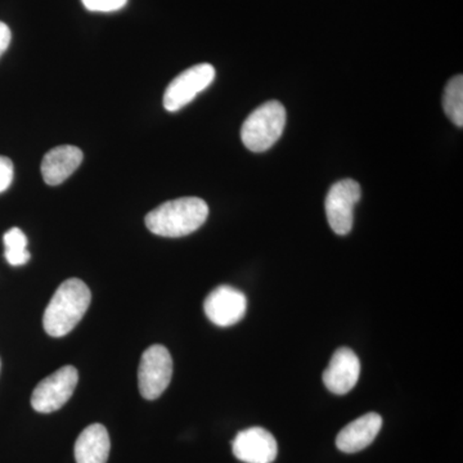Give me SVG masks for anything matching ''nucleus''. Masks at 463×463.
Returning <instances> with one entry per match:
<instances>
[{
  "instance_id": "nucleus-13",
  "label": "nucleus",
  "mask_w": 463,
  "mask_h": 463,
  "mask_svg": "<svg viewBox=\"0 0 463 463\" xmlns=\"http://www.w3.org/2000/svg\"><path fill=\"white\" fill-rule=\"evenodd\" d=\"M111 449L109 431L100 423L88 426L79 435L74 447L76 463H106Z\"/></svg>"
},
{
  "instance_id": "nucleus-9",
  "label": "nucleus",
  "mask_w": 463,
  "mask_h": 463,
  "mask_svg": "<svg viewBox=\"0 0 463 463\" xmlns=\"http://www.w3.org/2000/svg\"><path fill=\"white\" fill-rule=\"evenodd\" d=\"M233 455L245 463H272L279 447L276 439L263 428H250L240 431L232 443Z\"/></svg>"
},
{
  "instance_id": "nucleus-4",
  "label": "nucleus",
  "mask_w": 463,
  "mask_h": 463,
  "mask_svg": "<svg viewBox=\"0 0 463 463\" xmlns=\"http://www.w3.org/2000/svg\"><path fill=\"white\" fill-rule=\"evenodd\" d=\"M173 359L163 345H152L143 353L138 370V385L142 397L147 401L160 398L170 385Z\"/></svg>"
},
{
  "instance_id": "nucleus-18",
  "label": "nucleus",
  "mask_w": 463,
  "mask_h": 463,
  "mask_svg": "<svg viewBox=\"0 0 463 463\" xmlns=\"http://www.w3.org/2000/svg\"><path fill=\"white\" fill-rule=\"evenodd\" d=\"M11 30H9V27L5 25V23L0 21V57L8 50L9 44H11Z\"/></svg>"
},
{
  "instance_id": "nucleus-5",
  "label": "nucleus",
  "mask_w": 463,
  "mask_h": 463,
  "mask_svg": "<svg viewBox=\"0 0 463 463\" xmlns=\"http://www.w3.org/2000/svg\"><path fill=\"white\" fill-rule=\"evenodd\" d=\"M78 381L79 374L75 367L65 365L60 368L33 389L32 407L39 413L56 412L72 397Z\"/></svg>"
},
{
  "instance_id": "nucleus-17",
  "label": "nucleus",
  "mask_w": 463,
  "mask_h": 463,
  "mask_svg": "<svg viewBox=\"0 0 463 463\" xmlns=\"http://www.w3.org/2000/svg\"><path fill=\"white\" fill-rule=\"evenodd\" d=\"M14 172V163L8 157L0 156V194L11 187Z\"/></svg>"
},
{
  "instance_id": "nucleus-12",
  "label": "nucleus",
  "mask_w": 463,
  "mask_h": 463,
  "mask_svg": "<svg viewBox=\"0 0 463 463\" xmlns=\"http://www.w3.org/2000/svg\"><path fill=\"white\" fill-rule=\"evenodd\" d=\"M83 152L75 146H58L42 161V175L48 185H58L72 175L83 163Z\"/></svg>"
},
{
  "instance_id": "nucleus-11",
  "label": "nucleus",
  "mask_w": 463,
  "mask_h": 463,
  "mask_svg": "<svg viewBox=\"0 0 463 463\" xmlns=\"http://www.w3.org/2000/svg\"><path fill=\"white\" fill-rule=\"evenodd\" d=\"M383 428L380 414L371 412L350 422L339 432L336 446L341 452L356 453L373 444Z\"/></svg>"
},
{
  "instance_id": "nucleus-7",
  "label": "nucleus",
  "mask_w": 463,
  "mask_h": 463,
  "mask_svg": "<svg viewBox=\"0 0 463 463\" xmlns=\"http://www.w3.org/2000/svg\"><path fill=\"white\" fill-rule=\"evenodd\" d=\"M362 191L353 179H343L332 185L326 197V215L335 233L346 236L354 223V207Z\"/></svg>"
},
{
  "instance_id": "nucleus-15",
  "label": "nucleus",
  "mask_w": 463,
  "mask_h": 463,
  "mask_svg": "<svg viewBox=\"0 0 463 463\" xmlns=\"http://www.w3.org/2000/svg\"><path fill=\"white\" fill-rule=\"evenodd\" d=\"M5 246V259L14 267L25 265L30 260L29 250H27V237L20 228H12L3 237Z\"/></svg>"
},
{
  "instance_id": "nucleus-16",
  "label": "nucleus",
  "mask_w": 463,
  "mask_h": 463,
  "mask_svg": "<svg viewBox=\"0 0 463 463\" xmlns=\"http://www.w3.org/2000/svg\"><path fill=\"white\" fill-rule=\"evenodd\" d=\"M81 3L88 11L111 14L123 9L128 5V0H81Z\"/></svg>"
},
{
  "instance_id": "nucleus-1",
  "label": "nucleus",
  "mask_w": 463,
  "mask_h": 463,
  "mask_svg": "<svg viewBox=\"0 0 463 463\" xmlns=\"http://www.w3.org/2000/svg\"><path fill=\"white\" fill-rule=\"evenodd\" d=\"M90 300V289L81 279H67L54 292L43 316L45 332L52 337L66 336L83 319Z\"/></svg>"
},
{
  "instance_id": "nucleus-14",
  "label": "nucleus",
  "mask_w": 463,
  "mask_h": 463,
  "mask_svg": "<svg viewBox=\"0 0 463 463\" xmlns=\"http://www.w3.org/2000/svg\"><path fill=\"white\" fill-rule=\"evenodd\" d=\"M444 112L453 124L463 127V76H455L447 84L443 97Z\"/></svg>"
},
{
  "instance_id": "nucleus-8",
  "label": "nucleus",
  "mask_w": 463,
  "mask_h": 463,
  "mask_svg": "<svg viewBox=\"0 0 463 463\" xmlns=\"http://www.w3.org/2000/svg\"><path fill=\"white\" fill-rule=\"evenodd\" d=\"M203 309L210 322L219 327H230L245 317L248 300L240 289L219 286L207 295Z\"/></svg>"
},
{
  "instance_id": "nucleus-10",
  "label": "nucleus",
  "mask_w": 463,
  "mask_h": 463,
  "mask_svg": "<svg viewBox=\"0 0 463 463\" xmlns=\"http://www.w3.org/2000/svg\"><path fill=\"white\" fill-rule=\"evenodd\" d=\"M361 374V362L358 355L349 347H340L332 355L330 364L323 373L326 388L336 395L352 392Z\"/></svg>"
},
{
  "instance_id": "nucleus-3",
  "label": "nucleus",
  "mask_w": 463,
  "mask_h": 463,
  "mask_svg": "<svg viewBox=\"0 0 463 463\" xmlns=\"http://www.w3.org/2000/svg\"><path fill=\"white\" fill-rule=\"evenodd\" d=\"M286 125V109L279 100L265 102L252 111L241 128V139L252 152H265L281 138Z\"/></svg>"
},
{
  "instance_id": "nucleus-6",
  "label": "nucleus",
  "mask_w": 463,
  "mask_h": 463,
  "mask_svg": "<svg viewBox=\"0 0 463 463\" xmlns=\"http://www.w3.org/2000/svg\"><path fill=\"white\" fill-rule=\"evenodd\" d=\"M215 79V69L210 63H200L183 71L166 88L164 94V108L176 112L212 85Z\"/></svg>"
},
{
  "instance_id": "nucleus-2",
  "label": "nucleus",
  "mask_w": 463,
  "mask_h": 463,
  "mask_svg": "<svg viewBox=\"0 0 463 463\" xmlns=\"http://www.w3.org/2000/svg\"><path fill=\"white\" fill-rule=\"evenodd\" d=\"M209 216V206L199 197H182L161 203L146 215V225L161 237H184L203 227Z\"/></svg>"
},
{
  "instance_id": "nucleus-19",
  "label": "nucleus",
  "mask_w": 463,
  "mask_h": 463,
  "mask_svg": "<svg viewBox=\"0 0 463 463\" xmlns=\"http://www.w3.org/2000/svg\"><path fill=\"white\" fill-rule=\"evenodd\" d=\"M0 368H2V362H0Z\"/></svg>"
}]
</instances>
